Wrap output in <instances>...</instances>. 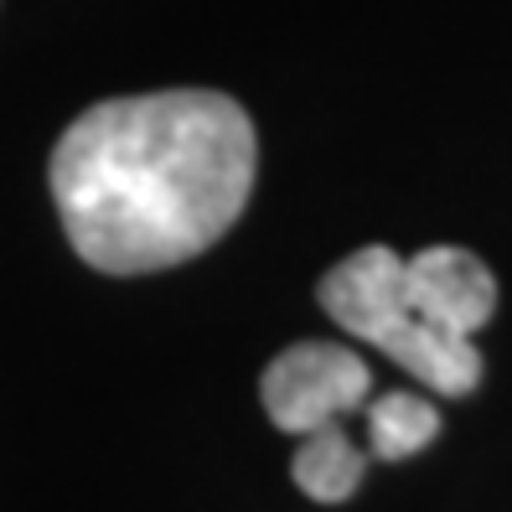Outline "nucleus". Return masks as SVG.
Segmentation results:
<instances>
[{"label":"nucleus","mask_w":512,"mask_h":512,"mask_svg":"<svg viewBox=\"0 0 512 512\" xmlns=\"http://www.w3.org/2000/svg\"><path fill=\"white\" fill-rule=\"evenodd\" d=\"M259 171L244 104L213 88L104 99L63 130L47 166L68 244L104 275L187 264L238 223Z\"/></svg>","instance_id":"f257e3e1"},{"label":"nucleus","mask_w":512,"mask_h":512,"mask_svg":"<svg viewBox=\"0 0 512 512\" xmlns=\"http://www.w3.org/2000/svg\"><path fill=\"white\" fill-rule=\"evenodd\" d=\"M363 471H368V450H357L342 425H326V430L306 435V445L290 461L295 487L311 502H347L357 492V481H363Z\"/></svg>","instance_id":"39448f33"},{"label":"nucleus","mask_w":512,"mask_h":512,"mask_svg":"<svg viewBox=\"0 0 512 512\" xmlns=\"http://www.w3.org/2000/svg\"><path fill=\"white\" fill-rule=\"evenodd\" d=\"M316 300L347 337L388 352L409 378L425 383L430 394L466 399L481 383L476 342L450 337V331L425 321V311L414 306L409 280H404V254L383 249V244H368V249L347 254L342 264H331L321 275Z\"/></svg>","instance_id":"f03ea898"},{"label":"nucleus","mask_w":512,"mask_h":512,"mask_svg":"<svg viewBox=\"0 0 512 512\" xmlns=\"http://www.w3.org/2000/svg\"><path fill=\"white\" fill-rule=\"evenodd\" d=\"M259 399L275 430L306 440L326 425H342L352 409H363L373 399V373L342 342H295L264 368Z\"/></svg>","instance_id":"7ed1b4c3"},{"label":"nucleus","mask_w":512,"mask_h":512,"mask_svg":"<svg viewBox=\"0 0 512 512\" xmlns=\"http://www.w3.org/2000/svg\"><path fill=\"white\" fill-rule=\"evenodd\" d=\"M435 435H440V409L425 394L394 388V394L368 399V456H378V461H409Z\"/></svg>","instance_id":"423d86ee"},{"label":"nucleus","mask_w":512,"mask_h":512,"mask_svg":"<svg viewBox=\"0 0 512 512\" xmlns=\"http://www.w3.org/2000/svg\"><path fill=\"white\" fill-rule=\"evenodd\" d=\"M404 280L425 321H435L450 337H476L497 311V280L471 249L456 244L419 249L414 259H404Z\"/></svg>","instance_id":"20e7f679"}]
</instances>
